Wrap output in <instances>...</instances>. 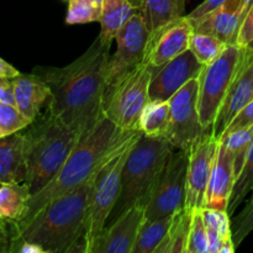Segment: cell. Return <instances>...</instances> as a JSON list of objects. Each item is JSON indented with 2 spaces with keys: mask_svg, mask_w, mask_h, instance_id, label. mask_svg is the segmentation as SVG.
Returning a JSON list of instances; mask_svg holds the SVG:
<instances>
[{
  "mask_svg": "<svg viewBox=\"0 0 253 253\" xmlns=\"http://www.w3.org/2000/svg\"><path fill=\"white\" fill-rule=\"evenodd\" d=\"M220 140L212 131L203 133L188 151L184 209L192 212L204 207L205 193L219 152Z\"/></svg>",
  "mask_w": 253,
  "mask_h": 253,
  "instance_id": "cell-12",
  "label": "cell"
},
{
  "mask_svg": "<svg viewBox=\"0 0 253 253\" xmlns=\"http://www.w3.org/2000/svg\"><path fill=\"white\" fill-rule=\"evenodd\" d=\"M192 214L184 208L173 214L172 224L155 253H187Z\"/></svg>",
  "mask_w": 253,
  "mask_h": 253,
  "instance_id": "cell-25",
  "label": "cell"
},
{
  "mask_svg": "<svg viewBox=\"0 0 253 253\" xmlns=\"http://www.w3.org/2000/svg\"><path fill=\"white\" fill-rule=\"evenodd\" d=\"M172 217L173 215L156 220H145L132 253H155L172 224Z\"/></svg>",
  "mask_w": 253,
  "mask_h": 253,
  "instance_id": "cell-26",
  "label": "cell"
},
{
  "mask_svg": "<svg viewBox=\"0 0 253 253\" xmlns=\"http://www.w3.org/2000/svg\"><path fill=\"white\" fill-rule=\"evenodd\" d=\"M242 57L244 48L227 44L216 59L203 67L199 74L198 110L204 131L214 127L222 103L244 66Z\"/></svg>",
  "mask_w": 253,
  "mask_h": 253,
  "instance_id": "cell-7",
  "label": "cell"
},
{
  "mask_svg": "<svg viewBox=\"0 0 253 253\" xmlns=\"http://www.w3.org/2000/svg\"><path fill=\"white\" fill-rule=\"evenodd\" d=\"M252 192H253V190H252Z\"/></svg>",
  "mask_w": 253,
  "mask_h": 253,
  "instance_id": "cell-47",
  "label": "cell"
},
{
  "mask_svg": "<svg viewBox=\"0 0 253 253\" xmlns=\"http://www.w3.org/2000/svg\"><path fill=\"white\" fill-rule=\"evenodd\" d=\"M145 220V205L131 207L103 230L93 253H132Z\"/></svg>",
  "mask_w": 253,
  "mask_h": 253,
  "instance_id": "cell-15",
  "label": "cell"
},
{
  "mask_svg": "<svg viewBox=\"0 0 253 253\" xmlns=\"http://www.w3.org/2000/svg\"><path fill=\"white\" fill-rule=\"evenodd\" d=\"M235 182H236V172H235L234 155L229 147L222 141H220L219 152L210 175L203 208L227 210Z\"/></svg>",
  "mask_w": 253,
  "mask_h": 253,
  "instance_id": "cell-16",
  "label": "cell"
},
{
  "mask_svg": "<svg viewBox=\"0 0 253 253\" xmlns=\"http://www.w3.org/2000/svg\"><path fill=\"white\" fill-rule=\"evenodd\" d=\"M136 140L128 143L120 152L106 161L94 178L93 187L89 195L88 208L85 214V230L84 242L86 253H93L96 241L106 227L109 217L111 216L121 193V178L130 150Z\"/></svg>",
  "mask_w": 253,
  "mask_h": 253,
  "instance_id": "cell-6",
  "label": "cell"
},
{
  "mask_svg": "<svg viewBox=\"0 0 253 253\" xmlns=\"http://www.w3.org/2000/svg\"><path fill=\"white\" fill-rule=\"evenodd\" d=\"M251 190H253V143L251 148H250L249 155H247L246 161H245L241 173H240L236 182H235L231 199H230L229 208H227L230 216L235 214L237 208L242 204L245 198L247 197V194Z\"/></svg>",
  "mask_w": 253,
  "mask_h": 253,
  "instance_id": "cell-29",
  "label": "cell"
},
{
  "mask_svg": "<svg viewBox=\"0 0 253 253\" xmlns=\"http://www.w3.org/2000/svg\"><path fill=\"white\" fill-rule=\"evenodd\" d=\"M30 198L26 183L0 184V217L11 224L21 221L26 216Z\"/></svg>",
  "mask_w": 253,
  "mask_h": 253,
  "instance_id": "cell-23",
  "label": "cell"
},
{
  "mask_svg": "<svg viewBox=\"0 0 253 253\" xmlns=\"http://www.w3.org/2000/svg\"><path fill=\"white\" fill-rule=\"evenodd\" d=\"M137 10L130 0H104L100 16V34L99 40L104 44H110L116 35L131 20Z\"/></svg>",
  "mask_w": 253,
  "mask_h": 253,
  "instance_id": "cell-21",
  "label": "cell"
},
{
  "mask_svg": "<svg viewBox=\"0 0 253 253\" xmlns=\"http://www.w3.org/2000/svg\"><path fill=\"white\" fill-rule=\"evenodd\" d=\"M188 153L173 151L146 205V220L170 216L184 207Z\"/></svg>",
  "mask_w": 253,
  "mask_h": 253,
  "instance_id": "cell-10",
  "label": "cell"
},
{
  "mask_svg": "<svg viewBox=\"0 0 253 253\" xmlns=\"http://www.w3.org/2000/svg\"><path fill=\"white\" fill-rule=\"evenodd\" d=\"M153 71L142 63L120 83L108 89L104 114L119 127L127 131L137 130L141 113L150 100Z\"/></svg>",
  "mask_w": 253,
  "mask_h": 253,
  "instance_id": "cell-8",
  "label": "cell"
},
{
  "mask_svg": "<svg viewBox=\"0 0 253 253\" xmlns=\"http://www.w3.org/2000/svg\"><path fill=\"white\" fill-rule=\"evenodd\" d=\"M227 0H204L199 6L195 7L193 11H190L189 14L187 15L190 20H197L199 17L204 16L208 12L212 11V10L217 9L219 6L224 5Z\"/></svg>",
  "mask_w": 253,
  "mask_h": 253,
  "instance_id": "cell-37",
  "label": "cell"
},
{
  "mask_svg": "<svg viewBox=\"0 0 253 253\" xmlns=\"http://www.w3.org/2000/svg\"><path fill=\"white\" fill-rule=\"evenodd\" d=\"M226 46V43L211 35L195 31L189 42V49L203 66H207L216 59Z\"/></svg>",
  "mask_w": 253,
  "mask_h": 253,
  "instance_id": "cell-27",
  "label": "cell"
},
{
  "mask_svg": "<svg viewBox=\"0 0 253 253\" xmlns=\"http://www.w3.org/2000/svg\"><path fill=\"white\" fill-rule=\"evenodd\" d=\"M10 252V239L6 230L0 231V253Z\"/></svg>",
  "mask_w": 253,
  "mask_h": 253,
  "instance_id": "cell-41",
  "label": "cell"
},
{
  "mask_svg": "<svg viewBox=\"0 0 253 253\" xmlns=\"http://www.w3.org/2000/svg\"><path fill=\"white\" fill-rule=\"evenodd\" d=\"M27 177L26 136L16 132L0 137V184L25 183Z\"/></svg>",
  "mask_w": 253,
  "mask_h": 253,
  "instance_id": "cell-19",
  "label": "cell"
},
{
  "mask_svg": "<svg viewBox=\"0 0 253 253\" xmlns=\"http://www.w3.org/2000/svg\"><path fill=\"white\" fill-rule=\"evenodd\" d=\"M190 49L155 69L150 84V100H169L190 79L198 78L203 69Z\"/></svg>",
  "mask_w": 253,
  "mask_h": 253,
  "instance_id": "cell-14",
  "label": "cell"
},
{
  "mask_svg": "<svg viewBox=\"0 0 253 253\" xmlns=\"http://www.w3.org/2000/svg\"><path fill=\"white\" fill-rule=\"evenodd\" d=\"M15 105L30 120L35 121L44 105L51 100V89L42 77L32 72L31 74L20 73L12 78Z\"/></svg>",
  "mask_w": 253,
  "mask_h": 253,
  "instance_id": "cell-18",
  "label": "cell"
},
{
  "mask_svg": "<svg viewBox=\"0 0 253 253\" xmlns=\"http://www.w3.org/2000/svg\"><path fill=\"white\" fill-rule=\"evenodd\" d=\"M251 126H253V100L250 101L244 109L239 111V114L232 119V121L229 124V126H227L226 130L224 131V133H222L220 138L229 135V133L235 132V131L251 127Z\"/></svg>",
  "mask_w": 253,
  "mask_h": 253,
  "instance_id": "cell-35",
  "label": "cell"
},
{
  "mask_svg": "<svg viewBox=\"0 0 253 253\" xmlns=\"http://www.w3.org/2000/svg\"><path fill=\"white\" fill-rule=\"evenodd\" d=\"M220 141H222L234 155L235 172H236L237 179L239 174L241 173L242 167H244L247 155H249L250 148H251L253 143V126L229 133V135L220 138Z\"/></svg>",
  "mask_w": 253,
  "mask_h": 253,
  "instance_id": "cell-28",
  "label": "cell"
},
{
  "mask_svg": "<svg viewBox=\"0 0 253 253\" xmlns=\"http://www.w3.org/2000/svg\"><path fill=\"white\" fill-rule=\"evenodd\" d=\"M0 103L15 105L14 84L12 79L7 77H0Z\"/></svg>",
  "mask_w": 253,
  "mask_h": 253,
  "instance_id": "cell-38",
  "label": "cell"
},
{
  "mask_svg": "<svg viewBox=\"0 0 253 253\" xmlns=\"http://www.w3.org/2000/svg\"><path fill=\"white\" fill-rule=\"evenodd\" d=\"M253 231V195L246 207L241 212L235 217L232 236H234L235 246L237 247L242 244L245 239Z\"/></svg>",
  "mask_w": 253,
  "mask_h": 253,
  "instance_id": "cell-34",
  "label": "cell"
},
{
  "mask_svg": "<svg viewBox=\"0 0 253 253\" xmlns=\"http://www.w3.org/2000/svg\"><path fill=\"white\" fill-rule=\"evenodd\" d=\"M245 16V12L232 11L221 5L204 16L192 21L195 32L211 35L226 44H236L237 34Z\"/></svg>",
  "mask_w": 253,
  "mask_h": 253,
  "instance_id": "cell-20",
  "label": "cell"
},
{
  "mask_svg": "<svg viewBox=\"0 0 253 253\" xmlns=\"http://www.w3.org/2000/svg\"><path fill=\"white\" fill-rule=\"evenodd\" d=\"M169 127V101L148 100L141 113L137 130L148 137H167Z\"/></svg>",
  "mask_w": 253,
  "mask_h": 253,
  "instance_id": "cell-24",
  "label": "cell"
},
{
  "mask_svg": "<svg viewBox=\"0 0 253 253\" xmlns=\"http://www.w3.org/2000/svg\"><path fill=\"white\" fill-rule=\"evenodd\" d=\"M193 34L194 25L187 15L158 29L151 34L143 64H147L153 69L163 67L180 53L189 49V42Z\"/></svg>",
  "mask_w": 253,
  "mask_h": 253,
  "instance_id": "cell-13",
  "label": "cell"
},
{
  "mask_svg": "<svg viewBox=\"0 0 253 253\" xmlns=\"http://www.w3.org/2000/svg\"><path fill=\"white\" fill-rule=\"evenodd\" d=\"M199 77L193 78L183 85L169 99V127L167 138L177 150L188 152L189 148L203 135L198 110Z\"/></svg>",
  "mask_w": 253,
  "mask_h": 253,
  "instance_id": "cell-9",
  "label": "cell"
},
{
  "mask_svg": "<svg viewBox=\"0 0 253 253\" xmlns=\"http://www.w3.org/2000/svg\"><path fill=\"white\" fill-rule=\"evenodd\" d=\"M244 52H245V54H246V56L249 57V58L253 59V40H252L251 42H250L249 44H247L246 47H245Z\"/></svg>",
  "mask_w": 253,
  "mask_h": 253,
  "instance_id": "cell-42",
  "label": "cell"
},
{
  "mask_svg": "<svg viewBox=\"0 0 253 253\" xmlns=\"http://www.w3.org/2000/svg\"><path fill=\"white\" fill-rule=\"evenodd\" d=\"M253 40V2L246 12V16L242 20L239 34L236 37V44L241 48H245Z\"/></svg>",
  "mask_w": 253,
  "mask_h": 253,
  "instance_id": "cell-36",
  "label": "cell"
},
{
  "mask_svg": "<svg viewBox=\"0 0 253 253\" xmlns=\"http://www.w3.org/2000/svg\"><path fill=\"white\" fill-rule=\"evenodd\" d=\"M93 1L95 2L96 5H99V6L103 7V1H104V0H93Z\"/></svg>",
  "mask_w": 253,
  "mask_h": 253,
  "instance_id": "cell-45",
  "label": "cell"
},
{
  "mask_svg": "<svg viewBox=\"0 0 253 253\" xmlns=\"http://www.w3.org/2000/svg\"><path fill=\"white\" fill-rule=\"evenodd\" d=\"M203 220L207 229L214 230L224 239H234L232 225L230 221V214L227 210L214 209V208H202Z\"/></svg>",
  "mask_w": 253,
  "mask_h": 253,
  "instance_id": "cell-33",
  "label": "cell"
},
{
  "mask_svg": "<svg viewBox=\"0 0 253 253\" xmlns=\"http://www.w3.org/2000/svg\"><path fill=\"white\" fill-rule=\"evenodd\" d=\"M101 16V6L93 0H68L66 24L81 25L89 22H99Z\"/></svg>",
  "mask_w": 253,
  "mask_h": 253,
  "instance_id": "cell-30",
  "label": "cell"
},
{
  "mask_svg": "<svg viewBox=\"0 0 253 253\" xmlns=\"http://www.w3.org/2000/svg\"><path fill=\"white\" fill-rule=\"evenodd\" d=\"M150 36L142 16L136 11L115 37L118 48L109 59L108 89L120 83L143 63Z\"/></svg>",
  "mask_w": 253,
  "mask_h": 253,
  "instance_id": "cell-11",
  "label": "cell"
},
{
  "mask_svg": "<svg viewBox=\"0 0 253 253\" xmlns=\"http://www.w3.org/2000/svg\"><path fill=\"white\" fill-rule=\"evenodd\" d=\"M173 151L167 137L140 136L124 166L120 197L111 214L113 221L133 205H147Z\"/></svg>",
  "mask_w": 253,
  "mask_h": 253,
  "instance_id": "cell-5",
  "label": "cell"
},
{
  "mask_svg": "<svg viewBox=\"0 0 253 253\" xmlns=\"http://www.w3.org/2000/svg\"><path fill=\"white\" fill-rule=\"evenodd\" d=\"M110 47L96 37L72 63L34 69L51 89V100L47 106L49 113L81 138L105 118Z\"/></svg>",
  "mask_w": 253,
  "mask_h": 253,
  "instance_id": "cell-1",
  "label": "cell"
},
{
  "mask_svg": "<svg viewBox=\"0 0 253 253\" xmlns=\"http://www.w3.org/2000/svg\"><path fill=\"white\" fill-rule=\"evenodd\" d=\"M6 224H7V221H5L4 219H1V217H0V231H2V230H6Z\"/></svg>",
  "mask_w": 253,
  "mask_h": 253,
  "instance_id": "cell-44",
  "label": "cell"
},
{
  "mask_svg": "<svg viewBox=\"0 0 253 253\" xmlns=\"http://www.w3.org/2000/svg\"><path fill=\"white\" fill-rule=\"evenodd\" d=\"M95 175L68 194L47 203L29 219L12 224L10 240L31 242L44 253L71 252L84 237L86 208Z\"/></svg>",
  "mask_w": 253,
  "mask_h": 253,
  "instance_id": "cell-3",
  "label": "cell"
},
{
  "mask_svg": "<svg viewBox=\"0 0 253 253\" xmlns=\"http://www.w3.org/2000/svg\"><path fill=\"white\" fill-rule=\"evenodd\" d=\"M242 62L244 66L230 88L211 130L219 140L232 119L253 100V61H246L242 57Z\"/></svg>",
  "mask_w": 253,
  "mask_h": 253,
  "instance_id": "cell-17",
  "label": "cell"
},
{
  "mask_svg": "<svg viewBox=\"0 0 253 253\" xmlns=\"http://www.w3.org/2000/svg\"><path fill=\"white\" fill-rule=\"evenodd\" d=\"M25 136L27 160L25 183L34 195L56 177L81 137L48 109L29 126Z\"/></svg>",
  "mask_w": 253,
  "mask_h": 253,
  "instance_id": "cell-4",
  "label": "cell"
},
{
  "mask_svg": "<svg viewBox=\"0 0 253 253\" xmlns=\"http://www.w3.org/2000/svg\"><path fill=\"white\" fill-rule=\"evenodd\" d=\"M34 123L16 105L0 103V137L20 132Z\"/></svg>",
  "mask_w": 253,
  "mask_h": 253,
  "instance_id": "cell-31",
  "label": "cell"
},
{
  "mask_svg": "<svg viewBox=\"0 0 253 253\" xmlns=\"http://www.w3.org/2000/svg\"><path fill=\"white\" fill-rule=\"evenodd\" d=\"M253 0H227L224 4L227 9L232 10V11H240L246 14L249 7L251 6Z\"/></svg>",
  "mask_w": 253,
  "mask_h": 253,
  "instance_id": "cell-39",
  "label": "cell"
},
{
  "mask_svg": "<svg viewBox=\"0 0 253 253\" xmlns=\"http://www.w3.org/2000/svg\"><path fill=\"white\" fill-rule=\"evenodd\" d=\"M20 74V72L15 68L12 64L6 62L0 57V77H7V78H15Z\"/></svg>",
  "mask_w": 253,
  "mask_h": 253,
  "instance_id": "cell-40",
  "label": "cell"
},
{
  "mask_svg": "<svg viewBox=\"0 0 253 253\" xmlns=\"http://www.w3.org/2000/svg\"><path fill=\"white\" fill-rule=\"evenodd\" d=\"M67 1H68V0H67Z\"/></svg>",
  "mask_w": 253,
  "mask_h": 253,
  "instance_id": "cell-46",
  "label": "cell"
},
{
  "mask_svg": "<svg viewBox=\"0 0 253 253\" xmlns=\"http://www.w3.org/2000/svg\"><path fill=\"white\" fill-rule=\"evenodd\" d=\"M187 0H142L138 14L142 16L150 34L165 25L184 16Z\"/></svg>",
  "mask_w": 253,
  "mask_h": 253,
  "instance_id": "cell-22",
  "label": "cell"
},
{
  "mask_svg": "<svg viewBox=\"0 0 253 253\" xmlns=\"http://www.w3.org/2000/svg\"><path fill=\"white\" fill-rule=\"evenodd\" d=\"M187 253H208V231L202 209H195L192 214Z\"/></svg>",
  "mask_w": 253,
  "mask_h": 253,
  "instance_id": "cell-32",
  "label": "cell"
},
{
  "mask_svg": "<svg viewBox=\"0 0 253 253\" xmlns=\"http://www.w3.org/2000/svg\"><path fill=\"white\" fill-rule=\"evenodd\" d=\"M141 135L138 130L127 131L119 127L106 116L101 119L81 138L56 177L40 192L31 195L26 216L22 220L36 214L51 200L68 194L91 179L106 161Z\"/></svg>",
  "mask_w": 253,
  "mask_h": 253,
  "instance_id": "cell-2",
  "label": "cell"
},
{
  "mask_svg": "<svg viewBox=\"0 0 253 253\" xmlns=\"http://www.w3.org/2000/svg\"><path fill=\"white\" fill-rule=\"evenodd\" d=\"M130 2L132 4V6L135 7L136 10H138L140 9L141 4H142V0H130Z\"/></svg>",
  "mask_w": 253,
  "mask_h": 253,
  "instance_id": "cell-43",
  "label": "cell"
}]
</instances>
